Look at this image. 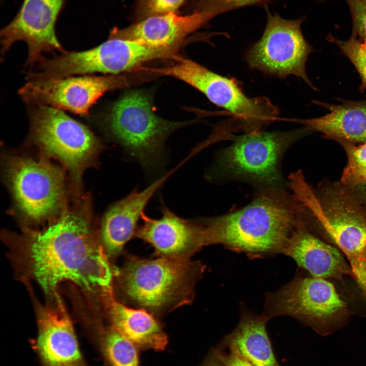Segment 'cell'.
Listing matches in <instances>:
<instances>
[{
  "instance_id": "6da1fadb",
  "label": "cell",
  "mask_w": 366,
  "mask_h": 366,
  "mask_svg": "<svg viewBox=\"0 0 366 366\" xmlns=\"http://www.w3.org/2000/svg\"><path fill=\"white\" fill-rule=\"evenodd\" d=\"M78 200L41 229L4 231L9 255L21 281H33L46 296L69 282L81 290L97 292L113 287L117 268L111 264L93 222L89 202Z\"/></svg>"
},
{
  "instance_id": "7a4b0ae2",
  "label": "cell",
  "mask_w": 366,
  "mask_h": 366,
  "mask_svg": "<svg viewBox=\"0 0 366 366\" xmlns=\"http://www.w3.org/2000/svg\"><path fill=\"white\" fill-rule=\"evenodd\" d=\"M307 210L287 189L258 190L243 208L223 215L202 218L211 245L261 258L282 253Z\"/></svg>"
},
{
  "instance_id": "3957f363",
  "label": "cell",
  "mask_w": 366,
  "mask_h": 366,
  "mask_svg": "<svg viewBox=\"0 0 366 366\" xmlns=\"http://www.w3.org/2000/svg\"><path fill=\"white\" fill-rule=\"evenodd\" d=\"M205 268L191 259L128 256L115 272L114 294L123 303L157 317L192 302Z\"/></svg>"
},
{
  "instance_id": "277c9868",
  "label": "cell",
  "mask_w": 366,
  "mask_h": 366,
  "mask_svg": "<svg viewBox=\"0 0 366 366\" xmlns=\"http://www.w3.org/2000/svg\"><path fill=\"white\" fill-rule=\"evenodd\" d=\"M289 186L308 210L309 228L336 245L349 262H366V206L352 187L324 179L313 189L300 171Z\"/></svg>"
},
{
  "instance_id": "5b68a950",
  "label": "cell",
  "mask_w": 366,
  "mask_h": 366,
  "mask_svg": "<svg viewBox=\"0 0 366 366\" xmlns=\"http://www.w3.org/2000/svg\"><path fill=\"white\" fill-rule=\"evenodd\" d=\"M311 132L305 127L287 131L259 130L240 136L231 135L229 138L233 140L232 143L219 151L207 172V178L215 181H242L257 191L287 189L281 172L282 157L293 143Z\"/></svg>"
},
{
  "instance_id": "8992f818",
  "label": "cell",
  "mask_w": 366,
  "mask_h": 366,
  "mask_svg": "<svg viewBox=\"0 0 366 366\" xmlns=\"http://www.w3.org/2000/svg\"><path fill=\"white\" fill-rule=\"evenodd\" d=\"M28 140L44 156L58 161L68 172L71 189L79 197L82 177L97 162L104 146L86 126L64 110L47 105H30Z\"/></svg>"
},
{
  "instance_id": "52a82bcc",
  "label": "cell",
  "mask_w": 366,
  "mask_h": 366,
  "mask_svg": "<svg viewBox=\"0 0 366 366\" xmlns=\"http://www.w3.org/2000/svg\"><path fill=\"white\" fill-rule=\"evenodd\" d=\"M4 166L5 180L22 228L48 224L68 207L64 171L48 158L9 156Z\"/></svg>"
},
{
  "instance_id": "ba28073f",
  "label": "cell",
  "mask_w": 366,
  "mask_h": 366,
  "mask_svg": "<svg viewBox=\"0 0 366 366\" xmlns=\"http://www.w3.org/2000/svg\"><path fill=\"white\" fill-rule=\"evenodd\" d=\"M189 123L159 116L150 95L138 90L129 92L116 101L106 118L110 136L148 171L162 167L165 140Z\"/></svg>"
},
{
  "instance_id": "9c48e42d",
  "label": "cell",
  "mask_w": 366,
  "mask_h": 366,
  "mask_svg": "<svg viewBox=\"0 0 366 366\" xmlns=\"http://www.w3.org/2000/svg\"><path fill=\"white\" fill-rule=\"evenodd\" d=\"M168 65L148 71L181 80L203 94L233 117L232 131L245 133L261 130L276 119L278 108L264 97L250 98L236 80L218 74L188 58L174 56Z\"/></svg>"
},
{
  "instance_id": "30bf717a",
  "label": "cell",
  "mask_w": 366,
  "mask_h": 366,
  "mask_svg": "<svg viewBox=\"0 0 366 366\" xmlns=\"http://www.w3.org/2000/svg\"><path fill=\"white\" fill-rule=\"evenodd\" d=\"M347 305L332 283L323 278L295 276L276 292L266 294L262 316L268 321L291 317L322 336L342 326Z\"/></svg>"
},
{
  "instance_id": "8fae6325",
  "label": "cell",
  "mask_w": 366,
  "mask_h": 366,
  "mask_svg": "<svg viewBox=\"0 0 366 366\" xmlns=\"http://www.w3.org/2000/svg\"><path fill=\"white\" fill-rule=\"evenodd\" d=\"M178 49L153 48L109 35L106 41L93 48L81 51L65 50L51 58L44 57L36 65L37 71L32 72L30 77L59 78L95 73L115 75L147 62L171 58Z\"/></svg>"
},
{
  "instance_id": "7c38bea8",
  "label": "cell",
  "mask_w": 366,
  "mask_h": 366,
  "mask_svg": "<svg viewBox=\"0 0 366 366\" xmlns=\"http://www.w3.org/2000/svg\"><path fill=\"white\" fill-rule=\"evenodd\" d=\"M265 8L267 22L263 35L246 53L249 66L279 78L293 75L316 89L306 72V62L313 49L301 32L304 18L284 19Z\"/></svg>"
},
{
  "instance_id": "4fadbf2b",
  "label": "cell",
  "mask_w": 366,
  "mask_h": 366,
  "mask_svg": "<svg viewBox=\"0 0 366 366\" xmlns=\"http://www.w3.org/2000/svg\"><path fill=\"white\" fill-rule=\"evenodd\" d=\"M27 81L18 91L25 103L49 106L84 117L105 93L121 87L126 82L120 76L93 74Z\"/></svg>"
},
{
  "instance_id": "5bb4252c",
  "label": "cell",
  "mask_w": 366,
  "mask_h": 366,
  "mask_svg": "<svg viewBox=\"0 0 366 366\" xmlns=\"http://www.w3.org/2000/svg\"><path fill=\"white\" fill-rule=\"evenodd\" d=\"M33 301L38 334L32 346L42 366H88L81 352L74 326L58 291L44 302L26 285Z\"/></svg>"
},
{
  "instance_id": "9a60e30c",
  "label": "cell",
  "mask_w": 366,
  "mask_h": 366,
  "mask_svg": "<svg viewBox=\"0 0 366 366\" xmlns=\"http://www.w3.org/2000/svg\"><path fill=\"white\" fill-rule=\"evenodd\" d=\"M65 3L66 0H23L15 16L1 30L2 58L19 41L28 46L27 67H35L44 58V52H64L55 27Z\"/></svg>"
},
{
  "instance_id": "2e32d148",
  "label": "cell",
  "mask_w": 366,
  "mask_h": 366,
  "mask_svg": "<svg viewBox=\"0 0 366 366\" xmlns=\"http://www.w3.org/2000/svg\"><path fill=\"white\" fill-rule=\"evenodd\" d=\"M161 211L159 219L144 212L135 235L154 248L156 257L191 259L203 247L211 245L202 218H182L164 204Z\"/></svg>"
},
{
  "instance_id": "e0dca14e",
  "label": "cell",
  "mask_w": 366,
  "mask_h": 366,
  "mask_svg": "<svg viewBox=\"0 0 366 366\" xmlns=\"http://www.w3.org/2000/svg\"><path fill=\"white\" fill-rule=\"evenodd\" d=\"M212 18L203 12L185 15L171 12L145 18L125 28H113L109 35L153 48H179L187 37Z\"/></svg>"
},
{
  "instance_id": "ac0fdd59",
  "label": "cell",
  "mask_w": 366,
  "mask_h": 366,
  "mask_svg": "<svg viewBox=\"0 0 366 366\" xmlns=\"http://www.w3.org/2000/svg\"><path fill=\"white\" fill-rule=\"evenodd\" d=\"M171 173L158 179L142 191L134 189L107 209L102 219L99 233L105 252L110 261L121 253L125 244L135 236L145 206Z\"/></svg>"
},
{
  "instance_id": "d6986e66",
  "label": "cell",
  "mask_w": 366,
  "mask_h": 366,
  "mask_svg": "<svg viewBox=\"0 0 366 366\" xmlns=\"http://www.w3.org/2000/svg\"><path fill=\"white\" fill-rule=\"evenodd\" d=\"M97 306L105 319L138 348L159 351L166 346L167 337L157 317L118 301L113 289L101 292Z\"/></svg>"
},
{
  "instance_id": "ffe728a7",
  "label": "cell",
  "mask_w": 366,
  "mask_h": 366,
  "mask_svg": "<svg viewBox=\"0 0 366 366\" xmlns=\"http://www.w3.org/2000/svg\"><path fill=\"white\" fill-rule=\"evenodd\" d=\"M282 254L314 277L341 281L347 275L353 276L350 265L340 251L314 234L306 221L295 229Z\"/></svg>"
},
{
  "instance_id": "44dd1931",
  "label": "cell",
  "mask_w": 366,
  "mask_h": 366,
  "mask_svg": "<svg viewBox=\"0 0 366 366\" xmlns=\"http://www.w3.org/2000/svg\"><path fill=\"white\" fill-rule=\"evenodd\" d=\"M235 329L225 336L218 347L233 352L253 366H281L274 355L266 330L268 320L241 304Z\"/></svg>"
},
{
  "instance_id": "7402d4cb",
  "label": "cell",
  "mask_w": 366,
  "mask_h": 366,
  "mask_svg": "<svg viewBox=\"0 0 366 366\" xmlns=\"http://www.w3.org/2000/svg\"><path fill=\"white\" fill-rule=\"evenodd\" d=\"M329 110L326 114L299 122L312 132L338 143H366V100L347 101L339 105L317 102Z\"/></svg>"
},
{
  "instance_id": "603a6c76",
  "label": "cell",
  "mask_w": 366,
  "mask_h": 366,
  "mask_svg": "<svg viewBox=\"0 0 366 366\" xmlns=\"http://www.w3.org/2000/svg\"><path fill=\"white\" fill-rule=\"evenodd\" d=\"M87 334L109 366H139L138 348L109 323L97 310L78 311Z\"/></svg>"
},
{
  "instance_id": "cb8c5ba5",
  "label": "cell",
  "mask_w": 366,
  "mask_h": 366,
  "mask_svg": "<svg viewBox=\"0 0 366 366\" xmlns=\"http://www.w3.org/2000/svg\"><path fill=\"white\" fill-rule=\"evenodd\" d=\"M347 157L340 181L344 185L354 187L366 181V143L354 144L342 143Z\"/></svg>"
},
{
  "instance_id": "d4e9b609",
  "label": "cell",
  "mask_w": 366,
  "mask_h": 366,
  "mask_svg": "<svg viewBox=\"0 0 366 366\" xmlns=\"http://www.w3.org/2000/svg\"><path fill=\"white\" fill-rule=\"evenodd\" d=\"M326 39L336 44L351 62L361 77V89H366V44L352 37L342 40L330 34Z\"/></svg>"
},
{
  "instance_id": "484cf974",
  "label": "cell",
  "mask_w": 366,
  "mask_h": 366,
  "mask_svg": "<svg viewBox=\"0 0 366 366\" xmlns=\"http://www.w3.org/2000/svg\"><path fill=\"white\" fill-rule=\"evenodd\" d=\"M271 0H194L193 12L206 13L213 18L234 9L253 5H265Z\"/></svg>"
},
{
  "instance_id": "4316f807",
  "label": "cell",
  "mask_w": 366,
  "mask_h": 366,
  "mask_svg": "<svg viewBox=\"0 0 366 366\" xmlns=\"http://www.w3.org/2000/svg\"><path fill=\"white\" fill-rule=\"evenodd\" d=\"M185 0H136V15L138 20L175 11Z\"/></svg>"
},
{
  "instance_id": "83f0119b",
  "label": "cell",
  "mask_w": 366,
  "mask_h": 366,
  "mask_svg": "<svg viewBox=\"0 0 366 366\" xmlns=\"http://www.w3.org/2000/svg\"><path fill=\"white\" fill-rule=\"evenodd\" d=\"M352 22L351 37L366 44V0H345Z\"/></svg>"
},
{
  "instance_id": "f1b7e54d",
  "label": "cell",
  "mask_w": 366,
  "mask_h": 366,
  "mask_svg": "<svg viewBox=\"0 0 366 366\" xmlns=\"http://www.w3.org/2000/svg\"><path fill=\"white\" fill-rule=\"evenodd\" d=\"M212 353L220 361L223 366H253L248 360L233 352L220 348L214 349Z\"/></svg>"
},
{
  "instance_id": "f546056e",
  "label": "cell",
  "mask_w": 366,
  "mask_h": 366,
  "mask_svg": "<svg viewBox=\"0 0 366 366\" xmlns=\"http://www.w3.org/2000/svg\"><path fill=\"white\" fill-rule=\"evenodd\" d=\"M350 264L353 277L366 296V262H352Z\"/></svg>"
},
{
  "instance_id": "4dcf8cb0",
  "label": "cell",
  "mask_w": 366,
  "mask_h": 366,
  "mask_svg": "<svg viewBox=\"0 0 366 366\" xmlns=\"http://www.w3.org/2000/svg\"><path fill=\"white\" fill-rule=\"evenodd\" d=\"M352 188L356 195L366 206V181Z\"/></svg>"
},
{
  "instance_id": "1f68e13d",
  "label": "cell",
  "mask_w": 366,
  "mask_h": 366,
  "mask_svg": "<svg viewBox=\"0 0 366 366\" xmlns=\"http://www.w3.org/2000/svg\"><path fill=\"white\" fill-rule=\"evenodd\" d=\"M203 366H223V365L212 353V355L207 359Z\"/></svg>"
},
{
  "instance_id": "d6a6232c",
  "label": "cell",
  "mask_w": 366,
  "mask_h": 366,
  "mask_svg": "<svg viewBox=\"0 0 366 366\" xmlns=\"http://www.w3.org/2000/svg\"><path fill=\"white\" fill-rule=\"evenodd\" d=\"M317 1H319V2H323V1H326L327 0H317Z\"/></svg>"
}]
</instances>
